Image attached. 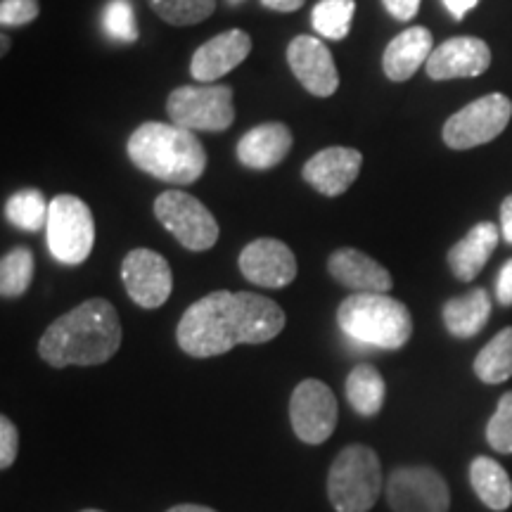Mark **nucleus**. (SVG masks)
<instances>
[{
  "label": "nucleus",
  "mask_w": 512,
  "mask_h": 512,
  "mask_svg": "<svg viewBox=\"0 0 512 512\" xmlns=\"http://www.w3.org/2000/svg\"><path fill=\"white\" fill-rule=\"evenodd\" d=\"M285 311L252 292L219 290L188 306L178 320V347L192 358L228 354L240 344H266L285 330Z\"/></svg>",
  "instance_id": "obj_1"
},
{
  "label": "nucleus",
  "mask_w": 512,
  "mask_h": 512,
  "mask_svg": "<svg viewBox=\"0 0 512 512\" xmlns=\"http://www.w3.org/2000/svg\"><path fill=\"white\" fill-rule=\"evenodd\" d=\"M121 347V320L107 299H88L48 325L38 354L53 368L100 366Z\"/></svg>",
  "instance_id": "obj_2"
},
{
  "label": "nucleus",
  "mask_w": 512,
  "mask_h": 512,
  "mask_svg": "<svg viewBox=\"0 0 512 512\" xmlns=\"http://www.w3.org/2000/svg\"><path fill=\"white\" fill-rule=\"evenodd\" d=\"M128 159L145 174L171 185L200 181L207 169V152L188 128L147 121L128 138Z\"/></svg>",
  "instance_id": "obj_3"
},
{
  "label": "nucleus",
  "mask_w": 512,
  "mask_h": 512,
  "mask_svg": "<svg viewBox=\"0 0 512 512\" xmlns=\"http://www.w3.org/2000/svg\"><path fill=\"white\" fill-rule=\"evenodd\" d=\"M337 323L354 342L384 351L406 347L413 335V316L399 299L380 292H354L337 309Z\"/></svg>",
  "instance_id": "obj_4"
},
{
  "label": "nucleus",
  "mask_w": 512,
  "mask_h": 512,
  "mask_svg": "<svg viewBox=\"0 0 512 512\" xmlns=\"http://www.w3.org/2000/svg\"><path fill=\"white\" fill-rule=\"evenodd\" d=\"M382 491V465L373 448L344 446L332 460L328 498L337 512H370Z\"/></svg>",
  "instance_id": "obj_5"
},
{
  "label": "nucleus",
  "mask_w": 512,
  "mask_h": 512,
  "mask_svg": "<svg viewBox=\"0 0 512 512\" xmlns=\"http://www.w3.org/2000/svg\"><path fill=\"white\" fill-rule=\"evenodd\" d=\"M46 242L55 261L79 266L95 245V221L91 207L74 195H57L50 202Z\"/></svg>",
  "instance_id": "obj_6"
},
{
  "label": "nucleus",
  "mask_w": 512,
  "mask_h": 512,
  "mask_svg": "<svg viewBox=\"0 0 512 512\" xmlns=\"http://www.w3.org/2000/svg\"><path fill=\"white\" fill-rule=\"evenodd\" d=\"M171 124L188 131L221 133L233 126L235 105L233 88L223 83H204V86H181L166 100Z\"/></svg>",
  "instance_id": "obj_7"
},
{
  "label": "nucleus",
  "mask_w": 512,
  "mask_h": 512,
  "mask_svg": "<svg viewBox=\"0 0 512 512\" xmlns=\"http://www.w3.org/2000/svg\"><path fill=\"white\" fill-rule=\"evenodd\" d=\"M155 216L162 226L190 252H207L219 242V221L183 190H166L155 200Z\"/></svg>",
  "instance_id": "obj_8"
},
{
  "label": "nucleus",
  "mask_w": 512,
  "mask_h": 512,
  "mask_svg": "<svg viewBox=\"0 0 512 512\" xmlns=\"http://www.w3.org/2000/svg\"><path fill=\"white\" fill-rule=\"evenodd\" d=\"M510 117V98H505L503 93H491L453 114L444 124L441 136L451 150H472L501 136L505 126L510 124Z\"/></svg>",
  "instance_id": "obj_9"
},
{
  "label": "nucleus",
  "mask_w": 512,
  "mask_h": 512,
  "mask_svg": "<svg viewBox=\"0 0 512 512\" xmlns=\"http://www.w3.org/2000/svg\"><path fill=\"white\" fill-rule=\"evenodd\" d=\"M387 503L394 512H448L451 494L434 467L403 465L387 479Z\"/></svg>",
  "instance_id": "obj_10"
},
{
  "label": "nucleus",
  "mask_w": 512,
  "mask_h": 512,
  "mask_svg": "<svg viewBox=\"0 0 512 512\" xmlns=\"http://www.w3.org/2000/svg\"><path fill=\"white\" fill-rule=\"evenodd\" d=\"M337 415V399L325 382L309 377L294 387L290 399V422L294 434L304 444H325L335 432Z\"/></svg>",
  "instance_id": "obj_11"
},
{
  "label": "nucleus",
  "mask_w": 512,
  "mask_h": 512,
  "mask_svg": "<svg viewBox=\"0 0 512 512\" xmlns=\"http://www.w3.org/2000/svg\"><path fill=\"white\" fill-rule=\"evenodd\" d=\"M121 280L128 297L140 309H159L174 290V273L162 254L147 247L131 249L121 264Z\"/></svg>",
  "instance_id": "obj_12"
},
{
  "label": "nucleus",
  "mask_w": 512,
  "mask_h": 512,
  "mask_svg": "<svg viewBox=\"0 0 512 512\" xmlns=\"http://www.w3.org/2000/svg\"><path fill=\"white\" fill-rule=\"evenodd\" d=\"M238 266L249 283L268 287V290H280L297 278V259L283 240L259 238L249 242L242 249Z\"/></svg>",
  "instance_id": "obj_13"
},
{
  "label": "nucleus",
  "mask_w": 512,
  "mask_h": 512,
  "mask_svg": "<svg viewBox=\"0 0 512 512\" xmlns=\"http://www.w3.org/2000/svg\"><path fill=\"white\" fill-rule=\"evenodd\" d=\"M287 62L297 81L316 98H330L339 88L337 64L323 41L316 36H294L287 46Z\"/></svg>",
  "instance_id": "obj_14"
},
{
  "label": "nucleus",
  "mask_w": 512,
  "mask_h": 512,
  "mask_svg": "<svg viewBox=\"0 0 512 512\" xmlns=\"http://www.w3.org/2000/svg\"><path fill=\"white\" fill-rule=\"evenodd\" d=\"M491 64V48L477 36H456L441 43L427 60V76L434 81L475 79Z\"/></svg>",
  "instance_id": "obj_15"
},
{
  "label": "nucleus",
  "mask_w": 512,
  "mask_h": 512,
  "mask_svg": "<svg viewBox=\"0 0 512 512\" xmlns=\"http://www.w3.org/2000/svg\"><path fill=\"white\" fill-rule=\"evenodd\" d=\"M363 155L354 147H325L304 164V181L325 197H339L361 174Z\"/></svg>",
  "instance_id": "obj_16"
},
{
  "label": "nucleus",
  "mask_w": 512,
  "mask_h": 512,
  "mask_svg": "<svg viewBox=\"0 0 512 512\" xmlns=\"http://www.w3.org/2000/svg\"><path fill=\"white\" fill-rule=\"evenodd\" d=\"M249 53H252V38H249L247 31H223V34L209 38L204 46L195 50L190 62V74L200 83H214L245 62Z\"/></svg>",
  "instance_id": "obj_17"
},
{
  "label": "nucleus",
  "mask_w": 512,
  "mask_h": 512,
  "mask_svg": "<svg viewBox=\"0 0 512 512\" xmlns=\"http://www.w3.org/2000/svg\"><path fill=\"white\" fill-rule=\"evenodd\" d=\"M328 271L342 287L351 292H380L389 294L394 280L392 273L382 264H377L373 256L358 252L354 247H342L332 252L328 259Z\"/></svg>",
  "instance_id": "obj_18"
},
{
  "label": "nucleus",
  "mask_w": 512,
  "mask_h": 512,
  "mask_svg": "<svg viewBox=\"0 0 512 512\" xmlns=\"http://www.w3.org/2000/svg\"><path fill=\"white\" fill-rule=\"evenodd\" d=\"M292 150V131L280 121H268L249 128L240 138L235 155L240 164L254 171H268L278 166Z\"/></svg>",
  "instance_id": "obj_19"
},
{
  "label": "nucleus",
  "mask_w": 512,
  "mask_h": 512,
  "mask_svg": "<svg viewBox=\"0 0 512 512\" xmlns=\"http://www.w3.org/2000/svg\"><path fill=\"white\" fill-rule=\"evenodd\" d=\"M432 50V34L425 27H411L401 31L389 46L384 48L382 55V69L389 81H408L413 79L420 67H425Z\"/></svg>",
  "instance_id": "obj_20"
},
{
  "label": "nucleus",
  "mask_w": 512,
  "mask_h": 512,
  "mask_svg": "<svg viewBox=\"0 0 512 512\" xmlns=\"http://www.w3.org/2000/svg\"><path fill=\"white\" fill-rule=\"evenodd\" d=\"M501 228L496 223H477L470 233L465 235L463 240L456 242L448 252V268L451 273L456 275L458 280L463 283H470L475 280L482 268L486 266V261L491 259L494 249L498 247V240H501Z\"/></svg>",
  "instance_id": "obj_21"
},
{
  "label": "nucleus",
  "mask_w": 512,
  "mask_h": 512,
  "mask_svg": "<svg viewBox=\"0 0 512 512\" xmlns=\"http://www.w3.org/2000/svg\"><path fill=\"white\" fill-rule=\"evenodd\" d=\"M444 325L448 335L458 339H470L484 330L486 320L491 316V299L482 287H475L467 294L448 299L444 304Z\"/></svg>",
  "instance_id": "obj_22"
},
{
  "label": "nucleus",
  "mask_w": 512,
  "mask_h": 512,
  "mask_svg": "<svg viewBox=\"0 0 512 512\" xmlns=\"http://www.w3.org/2000/svg\"><path fill=\"white\" fill-rule=\"evenodd\" d=\"M470 484L486 508L503 512L512 505V482L505 467L494 458L479 456L470 465Z\"/></svg>",
  "instance_id": "obj_23"
},
{
  "label": "nucleus",
  "mask_w": 512,
  "mask_h": 512,
  "mask_svg": "<svg viewBox=\"0 0 512 512\" xmlns=\"http://www.w3.org/2000/svg\"><path fill=\"white\" fill-rule=\"evenodd\" d=\"M387 399V382L373 363H358L347 377V401L361 418H375Z\"/></svg>",
  "instance_id": "obj_24"
},
{
  "label": "nucleus",
  "mask_w": 512,
  "mask_h": 512,
  "mask_svg": "<svg viewBox=\"0 0 512 512\" xmlns=\"http://www.w3.org/2000/svg\"><path fill=\"white\" fill-rule=\"evenodd\" d=\"M475 375L484 384H501L512 377V328L491 339L475 358Z\"/></svg>",
  "instance_id": "obj_25"
},
{
  "label": "nucleus",
  "mask_w": 512,
  "mask_h": 512,
  "mask_svg": "<svg viewBox=\"0 0 512 512\" xmlns=\"http://www.w3.org/2000/svg\"><path fill=\"white\" fill-rule=\"evenodd\" d=\"M48 211L50 204L43 197V192L36 188H24L15 192L8 204H5L8 221L19 230H27V233H36V230L48 226Z\"/></svg>",
  "instance_id": "obj_26"
},
{
  "label": "nucleus",
  "mask_w": 512,
  "mask_h": 512,
  "mask_svg": "<svg viewBox=\"0 0 512 512\" xmlns=\"http://www.w3.org/2000/svg\"><path fill=\"white\" fill-rule=\"evenodd\" d=\"M354 12V0H320L311 12V24L328 41H342L351 31Z\"/></svg>",
  "instance_id": "obj_27"
},
{
  "label": "nucleus",
  "mask_w": 512,
  "mask_h": 512,
  "mask_svg": "<svg viewBox=\"0 0 512 512\" xmlns=\"http://www.w3.org/2000/svg\"><path fill=\"white\" fill-rule=\"evenodd\" d=\"M34 278V254L29 247H15L0 261V294L5 299L22 297Z\"/></svg>",
  "instance_id": "obj_28"
},
{
  "label": "nucleus",
  "mask_w": 512,
  "mask_h": 512,
  "mask_svg": "<svg viewBox=\"0 0 512 512\" xmlns=\"http://www.w3.org/2000/svg\"><path fill=\"white\" fill-rule=\"evenodd\" d=\"M150 8L174 27H192L211 17L216 10V0H147Z\"/></svg>",
  "instance_id": "obj_29"
},
{
  "label": "nucleus",
  "mask_w": 512,
  "mask_h": 512,
  "mask_svg": "<svg viewBox=\"0 0 512 512\" xmlns=\"http://www.w3.org/2000/svg\"><path fill=\"white\" fill-rule=\"evenodd\" d=\"M102 27H105L107 36L121 43L138 41V27L136 15L128 0H110L105 12H102Z\"/></svg>",
  "instance_id": "obj_30"
},
{
  "label": "nucleus",
  "mask_w": 512,
  "mask_h": 512,
  "mask_svg": "<svg viewBox=\"0 0 512 512\" xmlns=\"http://www.w3.org/2000/svg\"><path fill=\"white\" fill-rule=\"evenodd\" d=\"M486 441L498 453H512V392L503 394L486 425Z\"/></svg>",
  "instance_id": "obj_31"
},
{
  "label": "nucleus",
  "mask_w": 512,
  "mask_h": 512,
  "mask_svg": "<svg viewBox=\"0 0 512 512\" xmlns=\"http://www.w3.org/2000/svg\"><path fill=\"white\" fill-rule=\"evenodd\" d=\"M38 0H0L3 27H24L38 17Z\"/></svg>",
  "instance_id": "obj_32"
},
{
  "label": "nucleus",
  "mask_w": 512,
  "mask_h": 512,
  "mask_svg": "<svg viewBox=\"0 0 512 512\" xmlns=\"http://www.w3.org/2000/svg\"><path fill=\"white\" fill-rule=\"evenodd\" d=\"M17 451H19V432L15 427V422H10V418H0V467L3 470H10V465L17 460Z\"/></svg>",
  "instance_id": "obj_33"
},
{
  "label": "nucleus",
  "mask_w": 512,
  "mask_h": 512,
  "mask_svg": "<svg viewBox=\"0 0 512 512\" xmlns=\"http://www.w3.org/2000/svg\"><path fill=\"white\" fill-rule=\"evenodd\" d=\"M382 3L394 19H399V22H408V19L418 15L422 0H382Z\"/></svg>",
  "instance_id": "obj_34"
},
{
  "label": "nucleus",
  "mask_w": 512,
  "mask_h": 512,
  "mask_svg": "<svg viewBox=\"0 0 512 512\" xmlns=\"http://www.w3.org/2000/svg\"><path fill=\"white\" fill-rule=\"evenodd\" d=\"M496 297L503 306H512V259H508L498 273Z\"/></svg>",
  "instance_id": "obj_35"
},
{
  "label": "nucleus",
  "mask_w": 512,
  "mask_h": 512,
  "mask_svg": "<svg viewBox=\"0 0 512 512\" xmlns=\"http://www.w3.org/2000/svg\"><path fill=\"white\" fill-rule=\"evenodd\" d=\"M501 235L508 245H512V195L505 197L501 204Z\"/></svg>",
  "instance_id": "obj_36"
},
{
  "label": "nucleus",
  "mask_w": 512,
  "mask_h": 512,
  "mask_svg": "<svg viewBox=\"0 0 512 512\" xmlns=\"http://www.w3.org/2000/svg\"><path fill=\"white\" fill-rule=\"evenodd\" d=\"M444 5H446V10L451 12L453 17L463 19V17L467 15V12L477 8L479 0H444Z\"/></svg>",
  "instance_id": "obj_37"
},
{
  "label": "nucleus",
  "mask_w": 512,
  "mask_h": 512,
  "mask_svg": "<svg viewBox=\"0 0 512 512\" xmlns=\"http://www.w3.org/2000/svg\"><path fill=\"white\" fill-rule=\"evenodd\" d=\"M264 8L275 10V12H297L306 0H261Z\"/></svg>",
  "instance_id": "obj_38"
},
{
  "label": "nucleus",
  "mask_w": 512,
  "mask_h": 512,
  "mask_svg": "<svg viewBox=\"0 0 512 512\" xmlns=\"http://www.w3.org/2000/svg\"><path fill=\"white\" fill-rule=\"evenodd\" d=\"M166 512H216L207 508V505H195V503H183V505H174V508H169Z\"/></svg>",
  "instance_id": "obj_39"
},
{
  "label": "nucleus",
  "mask_w": 512,
  "mask_h": 512,
  "mask_svg": "<svg viewBox=\"0 0 512 512\" xmlns=\"http://www.w3.org/2000/svg\"><path fill=\"white\" fill-rule=\"evenodd\" d=\"M8 46H10V41H8V36H3V53H8Z\"/></svg>",
  "instance_id": "obj_40"
},
{
  "label": "nucleus",
  "mask_w": 512,
  "mask_h": 512,
  "mask_svg": "<svg viewBox=\"0 0 512 512\" xmlns=\"http://www.w3.org/2000/svg\"><path fill=\"white\" fill-rule=\"evenodd\" d=\"M228 3L230 5H238V3H242V0H228Z\"/></svg>",
  "instance_id": "obj_41"
},
{
  "label": "nucleus",
  "mask_w": 512,
  "mask_h": 512,
  "mask_svg": "<svg viewBox=\"0 0 512 512\" xmlns=\"http://www.w3.org/2000/svg\"><path fill=\"white\" fill-rule=\"evenodd\" d=\"M81 512H102V510H81Z\"/></svg>",
  "instance_id": "obj_42"
}]
</instances>
